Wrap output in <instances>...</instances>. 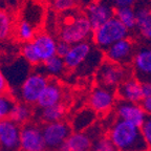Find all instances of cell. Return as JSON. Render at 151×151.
Masks as SVG:
<instances>
[{"instance_id":"7","label":"cell","mask_w":151,"mask_h":151,"mask_svg":"<svg viewBox=\"0 0 151 151\" xmlns=\"http://www.w3.org/2000/svg\"><path fill=\"white\" fill-rule=\"evenodd\" d=\"M116 91L114 89L103 87V86H96L91 90L88 98L89 107L94 112L100 114H106L110 112L116 104Z\"/></svg>"},{"instance_id":"1","label":"cell","mask_w":151,"mask_h":151,"mask_svg":"<svg viewBox=\"0 0 151 151\" xmlns=\"http://www.w3.org/2000/svg\"><path fill=\"white\" fill-rule=\"evenodd\" d=\"M107 137L118 151H149L142 134L141 127L122 120H114L108 129Z\"/></svg>"},{"instance_id":"15","label":"cell","mask_w":151,"mask_h":151,"mask_svg":"<svg viewBox=\"0 0 151 151\" xmlns=\"http://www.w3.org/2000/svg\"><path fill=\"white\" fill-rule=\"evenodd\" d=\"M116 91L119 100L121 101L141 104L144 99L142 94V83L133 77H130L121 83Z\"/></svg>"},{"instance_id":"33","label":"cell","mask_w":151,"mask_h":151,"mask_svg":"<svg viewBox=\"0 0 151 151\" xmlns=\"http://www.w3.org/2000/svg\"><path fill=\"white\" fill-rule=\"evenodd\" d=\"M9 83L6 81V78H5L4 73L3 71L0 69V96L1 94H4L9 92Z\"/></svg>"},{"instance_id":"26","label":"cell","mask_w":151,"mask_h":151,"mask_svg":"<svg viewBox=\"0 0 151 151\" xmlns=\"http://www.w3.org/2000/svg\"><path fill=\"white\" fill-rule=\"evenodd\" d=\"M13 29L12 18L4 11H0V40H4L11 35Z\"/></svg>"},{"instance_id":"16","label":"cell","mask_w":151,"mask_h":151,"mask_svg":"<svg viewBox=\"0 0 151 151\" xmlns=\"http://www.w3.org/2000/svg\"><path fill=\"white\" fill-rule=\"evenodd\" d=\"M63 100V89L59 82L56 80H50L48 84L43 90L41 97L37 102L38 108H47L55 105H59Z\"/></svg>"},{"instance_id":"36","label":"cell","mask_w":151,"mask_h":151,"mask_svg":"<svg viewBox=\"0 0 151 151\" xmlns=\"http://www.w3.org/2000/svg\"><path fill=\"white\" fill-rule=\"evenodd\" d=\"M150 3H151V0H150Z\"/></svg>"},{"instance_id":"21","label":"cell","mask_w":151,"mask_h":151,"mask_svg":"<svg viewBox=\"0 0 151 151\" xmlns=\"http://www.w3.org/2000/svg\"><path fill=\"white\" fill-rule=\"evenodd\" d=\"M34 110L32 108V105H28L23 102H16L12 109L9 119L14 121L19 126H24L27 123L32 122Z\"/></svg>"},{"instance_id":"6","label":"cell","mask_w":151,"mask_h":151,"mask_svg":"<svg viewBox=\"0 0 151 151\" xmlns=\"http://www.w3.org/2000/svg\"><path fill=\"white\" fill-rule=\"evenodd\" d=\"M42 131L46 149L57 151V149L70 137L73 128L69 123L63 120L60 122L45 124L42 126Z\"/></svg>"},{"instance_id":"2","label":"cell","mask_w":151,"mask_h":151,"mask_svg":"<svg viewBox=\"0 0 151 151\" xmlns=\"http://www.w3.org/2000/svg\"><path fill=\"white\" fill-rule=\"evenodd\" d=\"M93 35V28L86 16H77L66 19L59 31L60 40L70 45L86 42Z\"/></svg>"},{"instance_id":"12","label":"cell","mask_w":151,"mask_h":151,"mask_svg":"<svg viewBox=\"0 0 151 151\" xmlns=\"http://www.w3.org/2000/svg\"><path fill=\"white\" fill-rule=\"evenodd\" d=\"M113 6L106 1H98L88 5L86 9V17L91 24L93 31L101 27L103 24L114 17Z\"/></svg>"},{"instance_id":"9","label":"cell","mask_w":151,"mask_h":151,"mask_svg":"<svg viewBox=\"0 0 151 151\" xmlns=\"http://www.w3.org/2000/svg\"><path fill=\"white\" fill-rule=\"evenodd\" d=\"M21 126L6 119L0 122V151H21Z\"/></svg>"},{"instance_id":"10","label":"cell","mask_w":151,"mask_h":151,"mask_svg":"<svg viewBox=\"0 0 151 151\" xmlns=\"http://www.w3.org/2000/svg\"><path fill=\"white\" fill-rule=\"evenodd\" d=\"M134 55V45L128 38L114 43L105 50V58L107 61L124 66L132 63Z\"/></svg>"},{"instance_id":"31","label":"cell","mask_w":151,"mask_h":151,"mask_svg":"<svg viewBox=\"0 0 151 151\" xmlns=\"http://www.w3.org/2000/svg\"><path fill=\"white\" fill-rule=\"evenodd\" d=\"M70 44L64 42V41L60 40L57 42V56L61 57V58H65L66 55L68 54L69 50H70Z\"/></svg>"},{"instance_id":"4","label":"cell","mask_w":151,"mask_h":151,"mask_svg":"<svg viewBox=\"0 0 151 151\" xmlns=\"http://www.w3.org/2000/svg\"><path fill=\"white\" fill-rule=\"evenodd\" d=\"M131 73L132 69L128 66L119 65L105 60L96 71V81L100 86L116 89L121 83L131 77Z\"/></svg>"},{"instance_id":"18","label":"cell","mask_w":151,"mask_h":151,"mask_svg":"<svg viewBox=\"0 0 151 151\" xmlns=\"http://www.w3.org/2000/svg\"><path fill=\"white\" fill-rule=\"evenodd\" d=\"M97 119V113L91 108H83L79 112L76 113L71 121V128L73 132H83L87 130L93 125L94 121Z\"/></svg>"},{"instance_id":"25","label":"cell","mask_w":151,"mask_h":151,"mask_svg":"<svg viewBox=\"0 0 151 151\" xmlns=\"http://www.w3.org/2000/svg\"><path fill=\"white\" fill-rule=\"evenodd\" d=\"M17 36H18L20 40L24 41L25 43L31 42L36 36L35 27L29 22L22 19L21 21L18 23V26H17Z\"/></svg>"},{"instance_id":"11","label":"cell","mask_w":151,"mask_h":151,"mask_svg":"<svg viewBox=\"0 0 151 151\" xmlns=\"http://www.w3.org/2000/svg\"><path fill=\"white\" fill-rule=\"evenodd\" d=\"M114 112H116V119L131 123L137 127H142L148 118L144 109L142 108L141 104L130 103V102L121 101V100L116 102Z\"/></svg>"},{"instance_id":"34","label":"cell","mask_w":151,"mask_h":151,"mask_svg":"<svg viewBox=\"0 0 151 151\" xmlns=\"http://www.w3.org/2000/svg\"><path fill=\"white\" fill-rule=\"evenodd\" d=\"M142 108L144 109L145 113L147 116H151V97L150 98H145L143 101L141 102Z\"/></svg>"},{"instance_id":"20","label":"cell","mask_w":151,"mask_h":151,"mask_svg":"<svg viewBox=\"0 0 151 151\" xmlns=\"http://www.w3.org/2000/svg\"><path fill=\"white\" fill-rule=\"evenodd\" d=\"M137 28L145 39L151 40V7L142 5L135 9Z\"/></svg>"},{"instance_id":"32","label":"cell","mask_w":151,"mask_h":151,"mask_svg":"<svg viewBox=\"0 0 151 151\" xmlns=\"http://www.w3.org/2000/svg\"><path fill=\"white\" fill-rule=\"evenodd\" d=\"M137 0H112L113 6L116 9L120 7H132Z\"/></svg>"},{"instance_id":"30","label":"cell","mask_w":151,"mask_h":151,"mask_svg":"<svg viewBox=\"0 0 151 151\" xmlns=\"http://www.w3.org/2000/svg\"><path fill=\"white\" fill-rule=\"evenodd\" d=\"M142 134L146 142L147 146L149 148V151H151V116H148L143 126L141 127Z\"/></svg>"},{"instance_id":"28","label":"cell","mask_w":151,"mask_h":151,"mask_svg":"<svg viewBox=\"0 0 151 151\" xmlns=\"http://www.w3.org/2000/svg\"><path fill=\"white\" fill-rule=\"evenodd\" d=\"M21 52H22V56H23V59H25L31 65H38V64H40V61L37 58V56H36L35 52L33 50V47H32L31 42L24 43V45L22 46Z\"/></svg>"},{"instance_id":"22","label":"cell","mask_w":151,"mask_h":151,"mask_svg":"<svg viewBox=\"0 0 151 151\" xmlns=\"http://www.w3.org/2000/svg\"><path fill=\"white\" fill-rule=\"evenodd\" d=\"M43 73L47 76L52 77H58L65 73L66 65L64 59L59 56H55L43 63Z\"/></svg>"},{"instance_id":"29","label":"cell","mask_w":151,"mask_h":151,"mask_svg":"<svg viewBox=\"0 0 151 151\" xmlns=\"http://www.w3.org/2000/svg\"><path fill=\"white\" fill-rule=\"evenodd\" d=\"M76 5V0H52V6L58 12H68Z\"/></svg>"},{"instance_id":"23","label":"cell","mask_w":151,"mask_h":151,"mask_svg":"<svg viewBox=\"0 0 151 151\" xmlns=\"http://www.w3.org/2000/svg\"><path fill=\"white\" fill-rule=\"evenodd\" d=\"M114 17L128 29L137 28V14L133 7H120L114 11Z\"/></svg>"},{"instance_id":"13","label":"cell","mask_w":151,"mask_h":151,"mask_svg":"<svg viewBox=\"0 0 151 151\" xmlns=\"http://www.w3.org/2000/svg\"><path fill=\"white\" fill-rule=\"evenodd\" d=\"M31 44L40 63H44L57 56V41L50 34H38L31 41Z\"/></svg>"},{"instance_id":"24","label":"cell","mask_w":151,"mask_h":151,"mask_svg":"<svg viewBox=\"0 0 151 151\" xmlns=\"http://www.w3.org/2000/svg\"><path fill=\"white\" fill-rule=\"evenodd\" d=\"M15 103H16L15 97L9 92L0 96V122L9 119Z\"/></svg>"},{"instance_id":"17","label":"cell","mask_w":151,"mask_h":151,"mask_svg":"<svg viewBox=\"0 0 151 151\" xmlns=\"http://www.w3.org/2000/svg\"><path fill=\"white\" fill-rule=\"evenodd\" d=\"M92 144L93 141L91 135L86 131L73 132L57 151H91Z\"/></svg>"},{"instance_id":"8","label":"cell","mask_w":151,"mask_h":151,"mask_svg":"<svg viewBox=\"0 0 151 151\" xmlns=\"http://www.w3.org/2000/svg\"><path fill=\"white\" fill-rule=\"evenodd\" d=\"M20 149L21 151H45L44 137L42 126L34 122L27 123L21 127L20 134Z\"/></svg>"},{"instance_id":"27","label":"cell","mask_w":151,"mask_h":151,"mask_svg":"<svg viewBox=\"0 0 151 151\" xmlns=\"http://www.w3.org/2000/svg\"><path fill=\"white\" fill-rule=\"evenodd\" d=\"M91 151H118L108 137H99L93 141Z\"/></svg>"},{"instance_id":"3","label":"cell","mask_w":151,"mask_h":151,"mask_svg":"<svg viewBox=\"0 0 151 151\" xmlns=\"http://www.w3.org/2000/svg\"><path fill=\"white\" fill-rule=\"evenodd\" d=\"M128 35H129V29L120 20L113 17L101 27L93 31L92 39L96 46L105 52L112 44L127 39Z\"/></svg>"},{"instance_id":"14","label":"cell","mask_w":151,"mask_h":151,"mask_svg":"<svg viewBox=\"0 0 151 151\" xmlns=\"http://www.w3.org/2000/svg\"><path fill=\"white\" fill-rule=\"evenodd\" d=\"M132 71L141 83L151 82V48H141L135 52Z\"/></svg>"},{"instance_id":"19","label":"cell","mask_w":151,"mask_h":151,"mask_svg":"<svg viewBox=\"0 0 151 151\" xmlns=\"http://www.w3.org/2000/svg\"><path fill=\"white\" fill-rule=\"evenodd\" d=\"M65 114L66 107L63 103L52 107H47V108H38L37 111L38 120L40 121L43 125L63 121Z\"/></svg>"},{"instance_id":"5","label":"cell","mask_w":151,"mask_h":151,"mask_svg":"<svg viewBox=\"0 0 151 151\" xmlns=\"http://www.w3.org/2000/svg\"><path fill=\"white\" fill-rule=\"evenodd\" d=\"M48 82L50 78L43 71L36 70L31 73L17 91L19 102H23L28 105H37L38 100L41 97Z\"/></svg>"},{"instance_id":"35","label":"cell","mask_w":151,"mask_h":151,"mask_svg":"<svg viewBox=\"0 0 151 151\" xmlns=\"http://www.w3.org/2000/svg\"><path fill=\"white\" fill-rule=\"evenodd\" d=\"M142 94L144 99L151 97V82L142 83Z\"/></svg>"}]
</instances>
